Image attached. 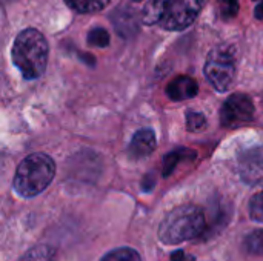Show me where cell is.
Wrapping results in <instances>:
<instances>
[{
	"label": "cell",
	"instance_id": "6da1fadb",
	"mask_svg": "<svg viewBox=\"0 0 263 261\" xmlns=\"http://www.w3.org/2000/svg\"><path fill=\"white\" fill-rule=\"evenodd\" d=\"M203 0H148L142 8L145 25H160L166 31H182L194 23Z\"/></svg>",
	"mask_w": 263,
	"mask_h": 261
},
{
	"label": "cell",
	"instance_id": "7a4b0ae2",
	"mask_svg": "<svg viewBox=\"0 0 263 261\" xmlns=\"http://www.w3.org/2000/svg\"><path fill=\"white\" fill-rule=\"evenodd\" d=\"M48 55V42L40 31L28 28L17 34L11 49V57L12 63L20 71L25 80L39 78L45 72Z\"/></svg>",
	"mask_w": 263,
	"mask_h": 261
},
{
	"label": "cell",
	"instance_id": "3957f363",
	"mask_svg": "<svg viewBox=\"0 0 263 261\" xmlns=\"http://www.w3.org/2000/svg\"><path fill=\"white\" fill-rule=\"evenodd\" d=\"M206 229L203 209L196 205H182L170 211L159 226V240L163 245H180L202 235Z\"/></svg>",
	"mask_w": 263,
	"mask_h": 261
},
{
	"label": "cell",
	"instance_id": "277c9868",
	"mask_svg": "<svg viewBox=\"0 0 263 261\" xmlns=\"http://www.w3.org/2000/svg\"><path fill=\"white\" fill-rule=\"evenodd\" d=\"M55 175L54 160L43 154L34 152L25 157L17 166L12 186L14 191L23 198H32L42 194Z\"/></svg>",
	"mask_w": 263,
	"mask_h": 261
},
{
	"label": "cell",
	"instance_id": "5b68a950",
	"mask_svg": "<svg viewBox=\"0 0 263 261\" xmlns=\"http://www.w3.org/2000/svg\"><path fill=\"white\" fill-rule=\"evenodd\" d=\"M203 72L216 91L227 92L236 78V48L233 45L214 46L208 52Z\"/></svg>",
	"mask_w": 263,
	"mask_h": 261
},
{
	"label": "cell",
	"instance_id": "8992f818",
	"mask_svg": "<svg viewBox=\"0 0 263 261\" xmlns=\"http://www.w3.org/2000/svg\"><path fill=\"white\" fill-rule=\"evenodd\" d=\"M254 118V103L250 95L237 92L230 95L220 108V123L228 129L248 125Z\"/></svg>",
	"mask_w": 263,
	"mask_h": 261
},
{
	"label": "cell",
	"instance_id": "52a82bcc",
	"mask_svg": "<svg viewBox=\"0 0 263 261\" xmlns=\"http://www.w3.org/2000/svg\"><path fill=\"white\" fill-rule=\"evenodd\" d=\"M237 169L240 178L250 185L256 186L263 183V146H256L240 152L237 160Z\"/></svg>",
	"mask_w": 263,
	"mask_h": 261
},
{
	"label": "cell",
	"instance_id": "ba28073f",
	"mask_svg": "<svg viewBox=\"0 0 263 261\" xmlns=\"http://www.w3.org/2000/svg\"><path fill=\"white\" fill-rule=\"evenodd\" d=\"M156 146H157V138L154 131L149 128H142L134 134L128 148V154L133 160H142L151 155Z\"/></svg>",
	"mask_w": 263,
	"mask_h": 261
},
{
	"label": "cell",
	"instance_id": "9c48e42d",
	"mask_svg": "<svg viewBox=\"0 0 263 261\" xmlns=\"http://www.w3.org/2000/svg\"><path fill=\"white\" fill-rule=\"evenodd\" d=\"M199 92L197 82L188 75H177L174 77L166 86V95L173 102H182L196 97Z\"/></svg>",
	"mask_w": 263,
	"mask_h": 261
},
{
	"label": "cell",
	"instance_id": "30bf717a",
	"mask_svg": "<svg viewBox=\"0 0 263 261\" xmlns=\"http://www.w3.org/2000/svg\"><path fill=\"white\" fill-rule=\"evenodd\" d=\"M112 22L122 37H129L137 31L136 15L128 9V6H119V9L112 14Z\"/></svg>",
	"mask_w": 263,
	"mask_h": 261
},
{
	"label": "cell",
	"instance_id": "8fae6325",
	"mask_svg": "<svg viewBox=\"0 0 263 261\" xmlns=\"http://www.w3.org/2000/svg\"><path fill=\"white\" fill-rule=\"evenodd\" d=\"M197 157V154L193 149L188 148H179L173 152H170L168 155H165L163 158V177H168L173 174V171L177 168V165L180 162H186V160H194Z\"/></svg>",
	"mask_w": 263,
	"mask_h": 261
},
{
	"label": "cell",
	"instance_id": "7c38bea8",
	"mask_svg": "<svg viewBox=\"0 0 263 261\" xmlns=\"http://www.w3.org/2000/svg\"><path fill=\"white\" fill-rule=\"evenodd\" d=\"M111 0H65V3L79 14H92L105 9Z\"/></svg>",
	"mask_w": 263,
	"mask_h": 261
},
{
	"label": "cell",
	"instance_id": "4fadbf2b",
	"mask_svg": "<svg viewBox=\"0 0 263 261\" xmlns=\"http://www.w3.org/2000/svg\"><path fill=\"white\" fill-rule=\"evenodd\" d=\"M55 257V251L51 246H35L31 251H28L18 261H52Z\"/></svg>",
	"mask_w": 263,
	"mask_h": 261
},
{
	"label": "cell",
	"instance_id": "5bb4252c",
	"mask_svg": "<svg viewBox=\"0 0 263 261\" xmlns=\"http://www.w3.org/2000/svg\"><path fill=\"white\" fill-rule=\"evenodd\" d=\"M100 261H142L137 251L131 248H119L108 252Z\"/></svg>",
	"mask_w": 263,
	"mask_h": 261
},
{
	"label": "cell",
	"instance_id": "9a60e30c",
	"mask_svg": "<svg viewBox=\"0 0 263 261\" xmlns=\"http://www.w3.org/2000/svg\"><path fill=\"white\" fill-rule=\"evenodd\" d=\"M88 45L97 48H106L109 45V32L105 28H92L86 37Z\"/></svg>",
	"mask_w": 263,
	"mask_h": 261
},
{
	"label": "cell",
	"instance_id": "2e32d148",
	"mask_svg": "<svg viewBox=\"0 0 263 261\" xmlns=\"http://www.w3.org/2000/svg\"><path fill=\"white\" fill-rule=\"evenodd\" d=\"M245 248L253 255H262L263 257V229L251 232L245 240Z\"/></svg>",
	"mask_w": 263,
	"mask_h": 261
},
{
	"label": "cell",
	"instance_id": "e0dca14e",
	"mask_svg": "<svg viewBox=\"0 0 263 261\" xmlns=\"http://www.w3.org/2000/svg\"><path fill=\"white\" fill-rule=\"evenodd\" d=\"M186 128L191 132H200L206 128V118L202 112L188 111L186 112Z\"/></svg>",
	"mask_w": 263,
	"mask_h": 261
},
{
	"label": "cell",
	"instance_id": "ac0fdd59",
	"mask_svg": "<svg viewBox=\"0 0 263 261\" xmlns=\"http://www.w3.org/2000/svg\"><path fill=\"white\" fill-rule=\"evenodd\" d=\"M250 217L251 220L263 223V191L256 194L250 202Z\"/></svg>",
	"mask_w": 263,
	"mask_h": 261
},
{
	"label": "cell",
	"instance_id": "d6986e66",
	"mask_svg": "<svg viewBox=\"0 0 263 261\" xmlns=\"http://www.w3.org/2000/svg\"><path fill=\"white\" fill-rule=\"evenodd\" d=\"M220 2V15L225 20H230L239 12V0H219Z\"/></svg>",
	"mask_w": 263,
	"mask_h": 261
},
{
	"label": "cell",
	"instance_id": "ffe728a7",
	"mask_svg": "<svg viewBox=\"0 0 263 261\" xmlns=\"http://www.w3.org/2000/svg\"><path fill=\"white\" fill-rule=\"evenodd\" d=\"M171 261H196V258L193 255H186L183 251H176L171 255Z\"/></svg>",
	"mask_w": 263,
	"mask_h": 261
},
{
	"label": "cell",
	"instance_id": "44dd1931",
	"mask_svg": "<svg viewBox=\"0 0 263 261\" xmlns=\"http://www.w3.org/2000/svg\"><path fill=\"white\" fill-rule=\"evenodd\" d=\"M254 17H256L257 20H263V0H260V2L257 3V6H256V9H254Z\"/></svg>",
	"mask_w": 263,
	"mask_h": 261
},
{
	"label": "cell",
	"instance_id": "7402d4cb",
	"mask_svg": "<svg viewBox=\"0 0 263 261\" xmlns=\"http://www.w3.org/2000/svg\"><path fill=\"white\" fill-rule=\"evenodd\" d=\"M134 2H143V0H134Z\"/></svg>",
	"mask_w": 263,
	"mask_h": 261
},
{
	"label": "cell",
	"instance_id": "603a6c76",
	"mask_svg": "<svg viewBox=\"0 0 263 261\" xmlns=\"http://www.w3.org/2000/svg\"><path fill=\"white\" fill-rule=\"evenodd\" d=\"M256 2H260V0H256Z\"/></svg>",
	"mask_w": 263,
	"mask_h": 261
}]
</instances>
